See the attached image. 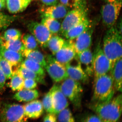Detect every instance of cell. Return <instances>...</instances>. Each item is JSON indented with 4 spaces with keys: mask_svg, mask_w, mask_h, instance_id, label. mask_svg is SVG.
Returning <instances> with one entry per match:
<instances>
[{
    "mask_svg": "<svg viewBox=\"0 0 122 122\" xmlns=\"http://www.w3.org/2000/svg\"><path fill=\"white\" fill-rule=\"evenodd\" d=\"M87 106L103 121L118 122L122 113V94L114 96L107 102H91Z\"/></svg>",
    "mask_w": 122,
    "mask_h": 122,
    "instance_id": "obj_1",
    "label": "cell"
},
{
    "mask_svg": "<svg viewBox=\"0 0 122 122\" xmlns=\"http://www.w3.org/2000/svg\"><path fill=\"white\" fill-rule=\"evenodd\" d=\"M107 29L103 37L102 49L112 68L116 62L122 58V36L115 25Z\"/></svg>",
    "mask_w": 122,
    "mask_h": 122,
    "instance_id": "obj_2",
    "label": "cell"
},
{
    "mask_svg": "<svg viewBox=\"0 0 122 122\" xmlns=\"http://www.w3.org/2000/svg\"><path fill=\"white\" fill-rule=\"evenodd\" d=\"M115 91L113 79L110 73L94 77L91 102H107L114 97Z\"/></svg>",
    "mask_w": 122,
    "mask_h": 122,
    "instance_id": "obj_3",
    "label": "cell"
},
{
    "mask_svg": "<svg viewBox=\"0 0 122 122\" xmlns=\"http://www.w3.org/2000/svg\"><path fill=\"white\" fill-rule=\"evenodd\" d=\"M64 95L76 110L81 109L83 90L81 83L68 77L59 86Z\"/></svg>",
    "mask_w": 122,
    "mask_h": 122,
    "instance_id": "obj_4",
    "label": "cell"
},
{
    "mask_svg": "<svg viewBox=\"0 0 122 122\" xmlns=\"http://www.w3.org/2000/svg\"><path fill=\"white\" fill-rule=\"evenodd\" d=\"M24 107L17 103H7L0 107V122H28Z\"/></svg>",
    "mask_w": 122,
    "mask_h": 122,
    "instance_id": "obj_5",
    "label": "cell"
},
{
    "mask_svg": "<svg viewBox=\"0 0 122 122\" xmlns=\"http://www.w3.org/2000/svg\"><path fill=\"white\" fill-rule=\"evenodd\" d=\"M122 7V0L106 3L101 7V18L103 25L108 29L114 26L117 22Z\"/></svg>",
    "mask_w": 122,
    "mask_h": 122,
    "instance_id": "obj_6",
    "label": "cell"
},
{
    "mask_svg": "<svg viewBox=\"0 0 122 122\" xmlns=\"http://www.w3.org/2000/svg\"><path fill=\"white\" fill-rule=\"evenodd\" d=\"M112 68L111 63L103 52L100 42L93 53V75L94 77L108 73Z\"/></svg>",
    "mask_w": 122,
    "mask_h": 122,
    "instance_id": "obj_7",
    "label": "cell"
},
{
    "mask_svg": "<svg viewBox=\"0 0 122 122\" xmlns=\"http://www.w3.org/2000/svg\"><path fill=\"white\" fill-rule=\"evenodd\" d=\"M87 17V10L85 6L72 9L64 18L61 24L60 33L63 36L70 29L81 23Z\"/></svg>",
    "mask_w": 122,
    "mask_h": 122,
    "instance_id": "obj_8",
    "label": "cell"
},
{
    "mask_svg": "<svg viewBox=\"0 0 122 122\" xmlns=\"http://www.w3.org/2000/svg\"><path fill=\"white\" fill-rule=\"evenodd\" d=\"M45 58L46 66L45 69L53 81L59 82L68 77L65 65L51 55H48Z\"/></svg>",
    "mask_w": 122,
    "mask_h": 122,
    "instance_id": "obj_9",
    "label": "cell"
},
{
    "mask_svg": "<svg viewBox=\"0 0 122 122\" xmlns=\"http://www.w3.org/2000/svg\"><path fill=\"white\" fill-rule=\"evenodd\" d=\"M27 27L38 45L42 48H47L48 42L53 34L46 27L41 23L33 21L30 22Z\"/></svg>",
    "mask_w": 122,
    "mask_h": 122,
    "instance_id": "obj_10",
    "label": "cell"
},
{
    "mask_svg": "<svg viewBox=\"0 0 122 122\" xmlns=\"http://www.w3.org/2000/svg\"><path fill=\"white\" fill-rule=\"evenodd\" d=\"M95 20H91L89 25L84 31L74 41L76 54L90 48L92 43V36L96 25Z\"/></svg>",
    "mask_w": 122,
    "mask_h": 122,
    "instance_id": "obj_11",
    "label": "cell"
},
{
    "mask_svg": "<svg viewBox=\"0 0 122 122\" xmlns=\"http://www.w3.org/2000/svg\"><path fill=\"white\" fill-rule=\"evenodd\" d=\"M68 77L81 83H86L89 76L82 69L77 56L65 65Z\"/></svg>",
    "mask_w": 122,
    "mask_h": 122,
    "instance_id": "obj_12",
    "label": "cell"
},
{
    "mask_svg": "<svg viewBox=\"0 0 122 122\" xmlns=\"http://www.w3.org/2000/svg\"><path fill=\"white\" fill-rule=\"evenodd\" d=\"M76 55L73 40H66L62 47L54 56L57 61L65 65Z\"/></svg>",
    "mask_w": 122,
    "mask_h": 122,
    "instance_id": "obj_13",
    "label": "cell"
},
{
    "mask_svg": "<svg viewBox=\"0 0 122 122\" xmlns=\"http://www.w3.org/2000/svg\"><path fill=\"white\" fill-rule=\"evenodd\" d=\"M54 113L56 115L69 106L68 99L61 90L59 85H55L51 89Z\"/></svg>",
    "mask_w": 122,
    "mask_h": 122,
    "instance_id": "obj_14",
    "label": "cell"
},
{
    "mask_svg": "<svg viewBox=\"0 0 122 122\" xmlns=\"http://www.w3.org/2000/svg\"><path fill=\"white\" fill-rule=\"evenodd\" d=\"M0 56L10 64L12 68L13 73L16 72L24 59L21 53L8 49L0 45Z\"/></svg>",
    "mask_w": 122,
    "mask_h": 122,
    "instance_id": "obj_15",
    "label": "cell"
},
{
    "mask_svg": "<svg viewBox=\"0 0 122 122\" xmlns=\"http://www.w3.org/2000/svg\"><path fill=\"white\" fill-rule=\"evenodd\" d=\"M69 9L61 4L43 7L41 10L43 18L60 19L64 18L69 12Z\"/></svg>",
    "mask_w": 122,
    "mask_h": 122,
    "instance_id": "obj_16",
    "label": "cell"
},
{
    "mask_svg": "<svg viewBox=\"0 0 122 122\" xmlns=\"http://www.w3.org/2000/svg\"><path fill=\"white\" fill-rule=\"evenodd\" d=\"M82 68L89 77L93 75V53L90 48L76 55Z\"/></svg>",
    "mask_w": 122,
    "mask_h": 122,
    "instance_id": "obj_17",
    "label": "cell"
},
{
    "mask_svg": "<svg viewBox=\"0 0 122 122\" xmlns=\"http://www.w3.org/2000/svg\"><path fill=\"white\" fill-rule=\"evenodd\" d=\"M25 115L28 118L37 119L41 116L44 107L41 101L34 100L23 106Z\"/></svg>",
    "mask_w": 122,
    "mask_h": 122,
    "instance_id": "obj_18",
    "label": "cell"
},
{
    "mask_svg": "<svg viewBox=\"0 0 122 122\" xmlns=\"http://www.w3.org/2000/svg\"><path fill=\"white\" fill-rule=\"evenodd\" d=\"M109 73L113 79L114 86L116 91L122 92V58L116 62Z\"/></svg>",
    "mask_w": 122,
    "mask_h": 122,
    "instance_id": "obj_19",
    "label": "cell"
},
{
    "mask_svg": "<svg viewBox=\"0 0 122 122\" xmlns=\"http://www.w3.org/2000/svg\"><path fill=\"white\" fill-rule=\"evenodd\" d=\"M91 20L86 18L82 22L70 29L63 36L66 40H74L86 30Z\"/></svg>",
    "mask_w": 122,
    "mask_h": 122,
    "instance_id": "obj_20",
    "label": "cell"
},
{
    "mask_svg": "<svg viewBox=\"0 0 122 122\" xmlns=\"http://www.w3.org/2000/svg\"><path fill=\"white\" fill-rule=\"evenodd\" d=\"M39 96V93L37 90L23 89L16 93L13 98L19 102H26L35 100Z\"/></svg>",
    "mask_w": 122,
    "mask_h": 122,
    "instance_id": "obj_21",
    "label": "cell"
},
{
    "mask_svg": "<svg viewBox=\"0 0 122 122\" xmlns=\"http://www.w3.org/2000/svg\"><path fill=\"white\" fill-rule=\"evenodd\" d=\"M32 0H6L7 9L10 13H17L23 12Z\"/></svg>",
    "mask_w": 122,
    "mask_h": 122,
    "instance_id": "obj_22",
    "label": "cell"
},
{
    "mask_svg": "<svg viewBox=\"0 0 122 122\" xmlns=\"http://www.w3.org/2000/svg\"><path fill=\"white\" fill-rule=\"evenodd\" d=\"M23 57L37 62L45 69L46 66L45 57L37 49L29 50L25 49L22 53Z\"/></svg>",
    "mask_w": 122,
    "mask_h": 122,
    "instance_id": "obj_23",
    "label": "cell"
},
{
    "mask_svg": "<svg viewBox=\"0 0 122 122\" xmlns=\"http://www.w3.org/2000/svg\"><path fill=\"white\" fill-rule=\"evenodd\" d=\"M15 73H17L24 79H30L41 84H45V77L39 75L32 71L22 67L21 66H20L16 72Z\"/></svg>",
    "mask_w": 122,
    "mask_h": 122,
    "instance_id": "obj_24",
    "label": "cell"
},
{
    "mask_svg": "<svg viewBox=\"0 0 122 122\" xmlns=\"http://www.w3.org/2000/svg\"><path fill=\"white\" fill-rule=\"evenodd\" d=\"M20 66L32 71L39 75L45 77V69L37 62L32 60L26 58L22 61Z\"/></svg>",
    "mask_w": 122,
    "mask_h": 122,
    "instance_id": "obj_25",
    "label": "cell"
},
{
    "mask_svg": "<svg viewBox=\"0 0 122 122\" xmlns=\"http://www.w3.org/2000/svg\"><path fill=\"white\" fill-rule=\"evenodd\" d=\"M41 24L46 26L53 35L60 33L61 24L56 19L50 18H43Z\"/></svg>",
    "mask_w": 122,
    "mask_h": 122,
    "instance_id": "obj_26",
    "label": "cell"
},
{
    "mask_svg": "<svg viewBox=\"0 0 122 122\" xmlns=\"http://www.w3.org/2000/svg\"><path fill=\"white\" fill-rule=\"evenodd\" d=\"M0 45L8 49L21 54L25 49L22 41L20 40L4 41L1 39Z\"/></svg>",
    "mask_w": 122,
    "mask_h": 122,
    "instance_id": "obj_27",
    "label": "cell"
},
{
    "mask_svg": "<svg viewBox=\"0 0 122 122\" xmlns=\"http://www.w3.org/2000/svg\"><path fill=\"white\" fill-rule=\"evenodd\" d=\"M65 41L66 40L59 36H52L48 42L47 47L54 56L62 47Z\"/></svg>",
    "mask_w": 122,
    "mask_h": 122,
    "instance_id": "obj_28",
    "label": "cell"
},
{
    "mask_svg": "<svg viewBox=\"0 0 122 122\" xmlns=\"http://www.w3.org/2000/svg\"><path fill=\"white\" fill-rule=\"evenodd\" d=\"M21 39L26 49L33 50L37 49L38 48L37 41L32 34H24L21 35Z\"/></svg>",
    "mask_w": 122,
    "mask_h": 122,
    "instance_id": "obj_29",
    "label": "cell"
},
{
    "mask_svg": "<svg viewBox=\"0 0 122 122\" xmlns=\"http://www.w3.org/2000/svg\"><path fill=\"white\" fill-rule=\"evenodd\" d=\"M11 78L9 85L13 91H18L24 89V79L17 73H13Z\"/></svg>",
    "mask_w": 122,
    "mask_h": 122,
    "instance_id": "obj_30",
    "label": "cell"
},
{
    "mask_svg": "<svg viewBox=\"0 0 122 122\" xmlns=\"http://www.w3.org/2000/svg\"><path fill=\"white\" fill-rule=\"evenodd\" d=\"M2 41L20 40L21 33L20 30L15 29H10L5 30L4 34L0 35Z\"/></svg>",
    "mask_w": 122,
    "mask_h": 122,
    "instance_id": "obj_31",
    "label": "cell"
},
{
    "mask_svg": "<svg viewBox=\"0 0 122 122\" xmlns=\"http://www.w3.org/2000/svg\"><path fill=\"white\" fill-rule=\"evenodd\" d=\"M57 115L59 122H76L72 112L68 107L63 109Z\"/></svg>",
    "mask_w": 122,
    "mask_h": 122,
    "instance_id": "obj_32",
    "label": "cell"
},
{
    "mask_svg": "<svg viewBox=\"0 0 122 122\" xmlns=\"http://www.w3.org/2000/svg\"><path fill=\"white\" fill-rule=\"evenodd\" d=\"M16 19V16L6 15L0 12V32L7 28Z\"/></svg>",
    "mask_w": 122,
    "mask_h": 122,
    "instance_id": "obj_33",
    "label": "cell"
},
{
    "mask_svg": "<svg viewBox=\"0 0 122 122\" xmlns=\"http://www.w3.org/2000/svg\"><path fill=\"white\" fill-rule=\"evenodd\" d=\"M44 109L48 113H54L51 90H50L43 97L42 102Z\"/></svg>",
    "mask_w": 122,
    "mask_h": 122,
    "instance_id": "obj_34",
    "label": "cell"
},
{
    "mask_svg": "<svg viewBox=\"0 0 122 122\" xmlns=\"http://www.w3.org/2000/svg\"><path fill=\"white\" fill-rule=\"evenodd\" d=\"M0 69L5 74L7 79L11 78L12 76V68L8 61L0 56Z\"/></svg>",
    "mask_w": 122,
    "mask_h": 122,
    "instance_id": "obj_35",
    "label": "cell"
},
{
    "mask_svg": "<svg viewBox=\"0 0 122 122\" xmlns=\"http://www.w3.org/2000/svg\"><path fill=\"white\" fill-rule=\"evenodd\" d=\"M59 1L61 4L69 9H73L85 6L84 0H59Z\"/></svg>",
    "mask_w": 122,
    "mask_h": 122,
    "instance_id": "obj_36",
    "label": "cell"
},
{
    "mask_svg": "<svg viewBox=\"0 0 122 122\" xmlns=\"http://www.w3.org/2000/svg\"><path fill=\"white\" fill-rule=\"evenodd\" d=\"M79 122H103V121L96 114L88 113L80 117Z\"/></svg>",
    "mask_w": 122,
    "mask_h": 122,
    "instance_id": "obj_37",
    "label": "cell"
},
{
    "mask_svg": "<svg viewBox=\"0 0 122 122\" xmlns=\"http://www.w3.org/2000/svg\"><path fill=\"white\" fill-rule=\"evenodd\" d=\"M37 82L33 79H24V89H25L32 90L35 89L37 86Z\"/></svg>",
    "mask_w": 122,
    "mask_h": 122,
    "instance_id": "obj_38",
    "label": "cell"
},
{
    "mask_svg": "<svg viewBox=\"0 0 122 122\" xmlns=\"http://www.w3.org/2000/svg\"><path fill=\"white\" fill-rule=\"evenodd\" d=\"M56 115L48 113L44 116L43 122H57Z\"/></svg>",
    "mask_w": 122,
    "mask_h": 122,
    "instance_id": "obj_39",
    "label": "cell"
},
{
    "mask_svg": "<svg viewBox=\"0 0 122 122\" xmlns=\"http://www.w3.org/2000/svg\"><path fill=\"white\" fill-rule=\"evenodd\" d=\"M6 79L5 74L0 69V91L2 90L4 87Z\"/></svg>",
    "mask_w": 122,
    "mask_h": 122,
    "instance_id": "obj_40",
    "label": "cell"
},
{
    "mask_svg": "<svg viewBox=\"0 0 122 122\" xmlns=\"http://www.w3.org/2000/svg\"><path fill=\"white\" fill-rule=\"evenodd\" d=\"M41 2L46 6L54 5L58 4V0H41Z\"/></svg>",
    "mask_w": 122,
    "mask_h": 122,
    "instance_id": "obj_41",
    "label": "cell"
},
{
    "mask_svg": "<svg viewBox=\"0 0 122 122\" xmlns=\"http://www.w3.org/2000/svg\"><path fill=\"white\" fill-rule=\"evenodd\" d=\"M122 19L121 17L120 18V20H119L117 25H115L116 28L118 31L119 32L121 35H122Z\"/></svg>",
    "mask_w": 122,
    "mask_h": 122,
    "instance_id": "obj_42",
    "label": "cell"
},
{
    "mask_svg": "<svg viewBox=\"0 0 122 122\" xmlns=\"http://www.w3.org/2000/svg\"><path fill=\"white\" fill-rule=\"evenodd\" d=\"M5 7V0H0V10H3Z\"/></svg>",
    "mask_w": 122,
    "mask_h": 122,
    "instance_id": "obj_43",
    "label": "cell"
},
{
    "mask_svg": "<svg viewBox=\"0 0 122 122\" xmlns=\"http://www.w3.org/2000/svg\"><path fill=\"white\" fill-rule=\"evenodd\" d=\"M102 0L106 2V3H111V2H115V1H117L118 0Z\"/></svg>",
    "mask_w": 122,
    "mask_h": 122,
    "instance_id": "obj_44",
    "label": "cell"
},
{
    "mask_svg": "<svg viewBox=\"0 0 122 122\" xmlns=\"http://www.w3.org/2000/svg\"><path fill=\"white\" fill-rule=\"evenodd\" d=\"M103 122H109V121H103Z\"/></svg>",
    "mask_w": 122,
    "mask_h": 122,
    "instance_id": "obj_45",
    "label": "cell"
},
{
    "mask_svg": "<svg viewBox=\"0 0 122 122\" xmlns=\"http://www.w3.org/2000/svg\"><path fill=\"white\" fill-rule=\"evenodd\" d=\"M0 107H1V106H0Z\"/></svg>",
    "mask_w": 122,
    "mask_h": 122,
    "instance_id": "obj_46",
    "label": "cell"
}]
</instances>
